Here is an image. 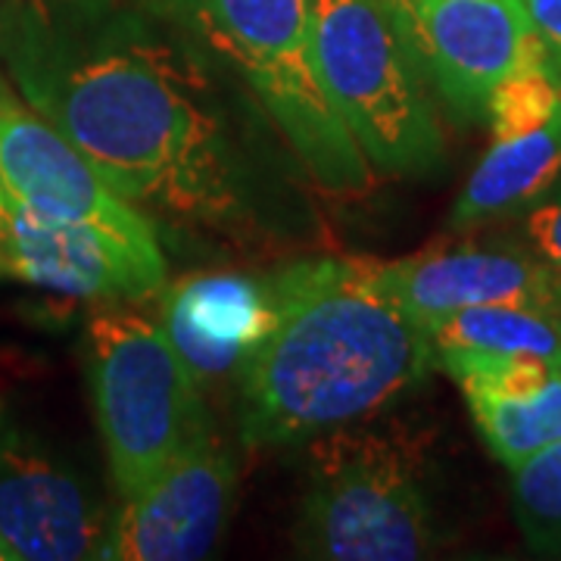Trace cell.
I'll return each instance as SVG.
<instances>
[{
  "mask_svg": "<svg viewBox=\"0 0 561 561\" xmlns=\"http://www.w3.org/2000/svg\"><path fill=\"white\" fill-rule=\"evenodd\" d=\"M275 324L241 371L247 446H302L381 415L427 381L424 321L393 300L368 260H309L272 275Z\"/></svg>",
  "mask_w": 561,
  "mask_h": 561,
  "instance_id": "obj_2",
  "label": "cell"
},
{
  "mask_svg": "<svg viewBox=\"0 0 561 561\" xmlns=\"http://www.w3.org/2000/svg\"><path fill=\"white\" fill-rule=\"evenodd\" d=\"M290 540L302 559L412 561L437 549L419 449L400 434L346 424L302 443Z\"/></svg>",
  "mask_w": 561,
  "mask_h": 561,
  "instance_id": "obj_4",
  "label": "cell"
},
{
  "mask_svg": "<svg viewBox=\"0 0 561 561\" xmlns=\"http://www.w3.org/2000/svg\"><path fill=\"white\" fill-rule=\"evenodd\" d=\"M309 20L321 84L368 165L381 175L440 169L434 91L381 0H309Z\"/></svg>",
  "mask_w": 561,
  "mask_h": 561,
  "instance_id": "obj_6",
  "label": "cell"
},
{
  "mask_svg": "<svg viewBox=\"0 0 561 561\" xmlns=\"http://www.w3.org/2000/svg\"><path fill=\"white\" fill-rule=\"evenodd\" d=\"M561 179V106L537 128L493 138L483 160L474 165L459 201L449 213V225L474 228L483 221L524 213Z\"/></svg>",
  "mask_w": 561,
  "mask_h": 561,
  "instance_id": "obj_14",
  "label": "cell"
},
{
  "mask_svg": "<svg viewBox=\"0 0 561 561\" xmlns=\"http://www.w3.org/2000/svg\"><path fill=\"white\" fill-rule=\"evenodd\" d=\"M368 265L383 290L421 321L500 302L561 309V272L527 247L461 243Z\"/></svg>",
  "mask_w": 561,
  "mask_h": 561,
  "instance_id": "obj_11",
  "label": "cell"
},
{
  "mask_svg": "<svg viewBox=\"0 0 561 561\" xmlns=\"http://www.w3.org/2000/svg\"><path fill=\"white\" fill-rule=\"evenodd\" d=\"M0 561H16V556H13V549L3 542V537H0Z\"/></svg>",
  "mask_w": 561,
  "mask_h": 561,
  "instance_id": "obj_21",
  "label": "cell"
},
{
  "mask_svg": "<svg viewBox=\"0 0 561 561\" xmlns=\"http://www.w3.org/2000/svg\"><path fill=\"white\" fill-rule=\"evenodd\" d=\"M84 368L106 468L122 500L213 434L206 397L160 321L106 302L84 328Z\"/></svg>",
  "mask_w": 561,
  "mask_h": 561,
  "instance_id": "obj_5",
  "label": "cell"
},
{
  "mask_svg": "<svg viewBox=\"0 0 561 561\" xmlns=\"http://www.w3.org/2000/svg\"><path fill=\"white\" fill-rule=\"evenodd\" d=\"M0 421H3V405H0Z\"/></svg>",
  "mask_w": 561,
  "mask_h": 561,
  "instance_id": "obj_22",
  "label": "cell"
},
{
  "mask_svg": "<svg viewBox=\"0 0 561 561\" xmlns=\"http://www.w3.org/2000/svg\"><path fill=\"white\" fill-rule=\"evenodd\" d=\"M162 331L175 343L203 393L221 381H241L250 356L275 324L272 278L201 275L162 287Z\"/></svg>",
  "mask_w": 561,
  "mask_h": 561,
  "instance_id": "obj_13",
  "label": "cell"
},
{
  "mask_svg": "<svg viewBox=\"0 0 561 561\" xmlns=\"http://www.w3.org/2000/svg\"><path fill=\"white\" fill-rule=\"evenodd\" d=\"M238 465L225 443L209 434L153 481L125 496L110 518L101 559L197 561L219 546L234 508Z\"/></svg>",
  "mask_w": 561,
  "mask_h": 561,
  "instance_id": "obj_9",
  "label": "cell"
},
{
  "mask_svg": "<svg viewBox=\"0 0 561 561\" xmlns=\"http://www.w3.org/2000/svg\"><path fill=\"white\" fill-rule=\"evenodd\" d=\"M0 69L157 228L250 238L287 201L260 106L157 7L7 0Z\"/></svg>",
  "mask_w": 561,
  "mask_h": 561,
  "instance_id": "obj_1",
  "label": "cell"
},
{
  "mask_svg": "<svg viewBox=\"0 0 561 561\" xmlns=\"http://www.w3.org/2000/svg\"><path fill=\"white\" fill-rule=\"evenodd\" d=\"M0 184L7 197L50 219L94 228L140 260L165 262L160 228L103 179L57 125L22 101L0 69Z\"/></svg>",
  "mask_w": 561,
  "mask_h": 561,
  "instance_id": "obj_7",
  "label": "cell"
},
{
  "mask_svg": "<svg viewBox=\"0 0 561 561\" xmlns=\"http://www.w3.org/2000/svg\"><path fill=\"white\" fill-rule=\"evenodd\" d=\"M512 471V508L524 542L546 559H561V443L518 461Z\"/></svg>",
  "mask_w": 561,
  "mask_h": 561,
  "instance_id": "obj_17",
  "label": "cell"
},
{
  "mask_svg": "<svg viewBox=\"0 0 561 561\" xmlns=\"http://www.w3.org/2000/svg\"><path fill=\"white\" fill-rule=\"evenodd\" d=\"M0 275L76 300L135 302L160 297L165 262L140 260L94 228L13 203L0 243Z\"/></svg>",
  "mask_w": 561,
  "mask_h": 561,
  "instance_id": "obj_12",
  "label": "cell"
},
{
  "mask_svg": "<svg viewBox=\"0 0 561 561\" xmlns=\"http://www.w3.org/2000/svg\"><path fill=\"white\" fill-rule=\"evenodd\" d=\"M522 238L530 253L561 272V179L522 216Z\"/></svg>",
  "mask_w": 561,
  "mask_h": 561,
  "instance_id": "obj_18",
  "label": "cell"
},
{
  "mask_svg": "<svg viewBox=\"0 0 561 561\" xmlns=\"http://www.w3.org/2000/svg\"><path fill=\"white\" fill-rule=\"evenodd\" d=\"M431 91L459 122H486V103L542 47L522 0H381Z\"/></svg>",
  "mask_w": 561,
  "mask_h": 561,
  "instance_id": "obj_8",
  "label": "cell"
},
{
  "mask_svg": "<svg viewBox=\"0 0 561 561\" xmlns=\"http://www.w3.org/2000/svg\"><path fill=\"white\" fill-rule=\"evenodd\" d=\"M434 353L537 356L561 368V309L468 306L424 321Z\"/></svg>",
  "mask_w": 561,
  "mask_h": 561,
  "instance_id": "obj_15",
  "label": "cell"
},
{
  "mask_svg": "<svg viewBox=\"0 0 561 561\" xmlns=\"http://www.w3.org/2000/svg\"><path fill=\"white\" fill-rule=\"evenodd\" d=\"M490 456L505 468L561 443V371L518 393H461Z\"/></svg>",
  "mask_w": 561,
  "mask_h": 561,
  "instance_id": "obj_16",
  "label": "cell"
},
{
  "mask_svg": "<svg viewBox=\"0 0 561 561\" xmlns=\"http://www.w3.org/2000/svg\"><path fill=\"white\" fill-rule=\"evenodd\" d=\"M110 518L88 483L20 431L0 437V537L16 561L101 559Z\"/></svg>",
  "mask_w": 561,
  "mask_h": 561,
  "instance_id": "obj_10",
  "label": "cell"
},
{
  "mask_svg": "<svg viewBox=\"0 0 561 561\" xmlns=\"http://www.w3.org/2000/svg\"><path fill=\"white\" fill-rule=\"evenodd\" d=\"M522 7L537 38L549 47V54L561 66V0H522Z\"/></svg>",
  "mask_w": 561,
  "mask_h": 561,
  "instance_id": "obj_19",
  "label": "cell"
},
{
  "mask_svg": "<svg viewBox=\"0 0 561 561\" xmlns=\"http://www.w3.org/2000/svg\"><path fill=\"white\" fill-rule=\"evenodd\" d=\"M250 94L302 175L334 197L371 187V165L328 98L309 0H153Z\"/></svg>",
  "mask_w": 561,
  "mask_h": 561,
  "instance_id": "obj_3",
  "label": "cell"
},
{
  "mask_svg": "<svg viewBox=\"0 0 561 561\" xmlns=\"http://www.w3.org/2000/svg\"><path fill=\"white\" fill-rule=\"evenodd\" d=\"M10 213H13V201L7 197V191L0 184V243H3V234H7V225H10Z\"/></svg>",
  "mask_w": 561,
  "mask_h": 561,
  "instance_id": "obj_20",
  "label": "cell"
}]
</instances>
